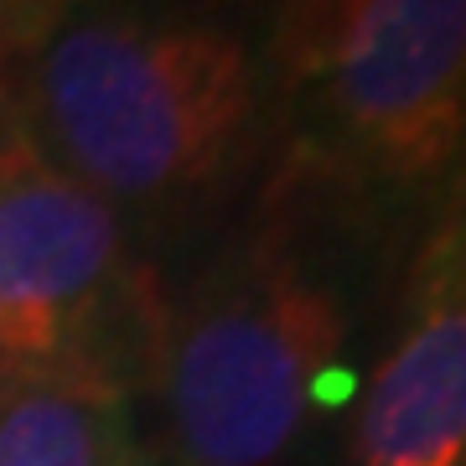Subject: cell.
<instances>
[{
  "label": "cell",
  "mask_w": 466,
  "mask_h": 466,
  "mask_svg": "<svg viewBox=\"0 0 466 466\" xmlns=\"http://www.w3.org/2000/svg\"><path fill=\"white\" fill-rule=\"evenodd\" d=\"M420 223L275 161L161 269L135 420L150 466H311L379 348Z\"/></svg>",
  "instance_id": "1"
},
{
  "label": "cell",
  "mask_w": 466,
  "mask_h": 466,
  "mask_svg": "<svg viewBox=\"0 0 466 466\" xmlns=\"http://www.w3.org/2000/svg\"><path fill=\"white\" fill-rule=\"evenodd\" d=\"M16 135L161 275L280 161L275 0H73L16 52Z\"/></svg>",
  "instance_id": "2"
},
{
  "label": "cell",
  "mask_w": 466,
  "mask_h": 466,
  "mask_svg": "<svg viewBox=\"0 0 466 466\" xmlns=\"http://www.w3.org/2000/svg\"><path fill=\"white\" fill-rule=\"evenodd\" d=\"M280 156L425 223L466 150V0H275Z\"/></svg>",
  "instance_id": "3"
},
{
  "label": "cell",
  "mask_w": 466,
  "mask_h": 466,
  "mask_svg": "<svg viewBox=\"0 0 466 466\" xmlns=\"http://www.w3.org/2000/svg\"><path fill=\"white\" fill-rule=\"evenodd\" d=\"M156 285L109 202L21 135L0 140V379L99 373L135 389Z\"/></svg>",
  "instance_id": "4"
},
{
  "label": "cell",
  "mask_w": 466,
  "mask_h": 466,
  "mask_svg": "<svg viewBox=\"0 0 466 466\" xmlns=\"http://www.w3.org/2000/svg\"><path fill=\"white\" fill-rule=\"evenodd\" d=\"M311 466H466V269L425 238Z\"/></svg>",
  "instance_id": "5"
},
{
  "label": "cell",
  "mask_w": 466,
  "mask_h": 466,
  "mask_svg": "<svg viewBox=\"0 0 466 466\" xmlns=\"http://www.w3.org/2000/svg\"><path fill=\"white\" fill-rule=\"evenodd\" d=\"M0 466H150L135 389L99 373L0 379Z\"/></svg>",
  "instance_id": "6"
},
{
  "label": "cell",
  "mask_w": 466,
  "mask_h": 466,
  "mask_svg": "<svg viewBox=\"0 0 466 466\" xmlns=\"http://www.w3.org/2000/svg\"><path fill=\"white\" fill-rule=\"evenodd\" d=\"M420 238L435 244L451 265L466 269V150H461V161L451 167L446 187L435 192L431 213H425V223H420Z\"/></svg>",
  "instance_id": "7"
},
{
  "label": "cell",
  "mask_w": 466,
  "mask_h": 466,
  "mask_svg": "<svg viewBox=\"0 0 466 466\" xmlns=\"http://www.w3.org/2000/svg\"><path fill=\"white\" fill-rule=\"evenodd\" d=\"M63 5H73V0H0V36L21 47V42H26L36 26H47Z\"/></svg>",
  "instance_id": "8"
},
{
  "label": "cell",
  "mask_w": 466,
  "mask_h": 466,
  "mask_svg": "<svg viewBox=\"0 0 466 466\" xmlns=\"http://www.w3.org/2000/svg\"><path fill=\"white\" fill-rule=\"evenodd\" d=\"M16 42L0 36V140L16 135Z\"/></svg>",
  "instance_id": "9"
}]
</instances>
